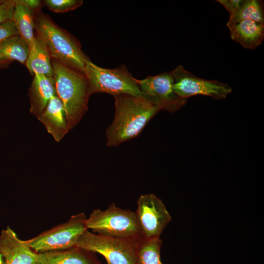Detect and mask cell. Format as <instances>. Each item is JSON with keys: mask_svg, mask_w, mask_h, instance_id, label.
<instances>
[{"mask_svg": "<svg viewBox=\"0 0 264 264\" xmlns=\"http://www.w3.org/2000/svg\"><path fill=\"white\" fill-rule=\"evenodd\" d=\"M228 28L231 39L246 49L257 48L264 39V24L254 21L242 20Z\"/></svg>", "mask_w": 264, "mask_h": 264, "instance_id": "9a60e30c", "label": "cell"}, {"mask_svg": "<svg viewBox=\"0 0 264 264\" xmlns=\"http://www.w3.org/2000/svg\"><path fill=\"white\" fill-rule=\"evenodd\" d=\"M115 114L106 132L107 145L117 146L137 136L159 109L142 95L113 96Z\"/></svg>", "mask_w": 264, "mask_h": 264, "instance_id": "6da1fadb", "label": "cell"}, {"mask_svg": "<svg viewBox=\"0 0 264 264\" xmlns=\"http://www.w3.org/2000/svg\"><path fill=\"white\" fill-rule=\"evenodd\" d=\"M44 2L51 11L64 13L80 6L83 1L81 0H45Z\"/></svg>", "mask_w": 264, "mask_h": 264, "instance_id": "44dd1931", "label": "cell"}, {"mask_svg": "<svg viewBox=\"0 0 264 264\" xmlns=\"http://www.w3.org/2000/svg\"><path fill=\"white\" fill-rule=\"evenodd\" d=\"M15 0H4L0 3V25L12 20Z\"/></svg>", "mask_w": 264, "mask_h": 264, "instance_id": "7402d4cb", "label": "cell"}, {"mask_svg": "<svg viewBox=\"0 0 264 264\" xmlns=\"http://www.w3.org/2000/svg\"><path fill=\"white\" fill-rule=\"evenodd\" d=\"M264 2L260 0H242L238 9L229 16L228 28L237 22L245 20H252L264 24Z\"/></svg>", "mask_w": 264, "mask_h": 264, "instance_id": "ac0fdd59", "label": "cell"}, {"mask_svg": "<svg viewBox=\"0 0 264 264\" xmlns=\"http://www.w3.org/2000/svg\"><path fill=\"white\" fill-rule=\"evenodd\" d=\"M217 1L225 7L229 12L230 16L238 9L242 0H218Z\"/></svg>", "mask_w": 264, "mask_h": 264, "instance_id": "cb8c5ba5", "label": "cell"}, {"mask_svg": "<svg viewBox=\"0 0 264 264\" xmlns=\"http://www.w3.org/2000/svg\"><path fill=\"white\" fill-rule=\"evenodd\" d=\"M161 245L160 237L140 238L137 247V264H164L160 258Z\"/></svg>", "mask_w": 264, "mask_h": 264, "instance_id": "ffe728a7", "label": "cell"}, {"mask_svg": "<svg viewBox=\"0 0 264 264\" xmlns=\"http://www.w3.org/2000/svg\"><path fill=\"white\" fill-rule=\"evenodd\" d=\"M55 94H57L53 77L35 74L29 89L30 112L37 117L39 116Z\"/></svg>", "mask_w": 264, "mask_h": 264, "instance_id": "5bb4252c", "label": "cell"}, {"mask_svg": "<svg viewBox=\"0 0 264 264\" xmlns=\"http://www.w3.org/2000/svg\"><path fill=\"white\" fill-rule=\"evenodd\" d=\"M84 213L70 217L68 220L26 240L36 252L66 249L76 246L80 237L88 229Z\"/></svg>", "mask_w": 264, "mask_h": 264, "instance_id": "52a82bcc", "label": "cell"}, {"mask_svg": "<svg viewBox=\"0 0 264 264\" xmlns=\"http://www.w3.org/2000/svg\"><path fill=\"white\" fill-rule=\"evenodd\" d=\"M22 2L34 12L39 10L41 5L40 0H22Z\"/></svg>", "mask_w": 264, "mask_h": 264, "instance_id": "d4e9b609", "label": "cell"}, {"mask_svg": "<svg viewBox=\"0 0 264 264\" xmlns=\"http://www.w3.org/2000/svg\"><path fill=\"white\" fill-rule=\"evenodd\" d=\"M28 47L29 54L25 65L31 74L53 77L51 56L43 41L35 34L34 40Z\"/></svg>", "mask_w": 264, "mask_h": 264, "instance_id": "2e32d148", "label": "cell"}, {"mask_svg": "<svg viewBox=\"0 0 264 264\" xmlns=\"http://www.w3.org/2000/svg\"><path fill=\"white\" fill-rule=\"evenodd\" d=\"M17 35H19V33L12 20L0 25V44Z\"/></svg>", "mask_w": 264, "mask_h": 264, "instance_id": "603a6c76", "label": "cell"}, {"mask_svg": "<svg viewBox=\"0 0 264 264\" xmlns=\"http://www.w3.org/2000/svg\"><path fill=\"white\" fill-rule=\"evenodd\" d=\"M93 253L77 246L40 252L37 264H101Z\"/></svg>", "mask_w": 264, "mask_h": 264, "instance_id": "4fadbf2b", "label": "cell"}, {"mask_svg": "<svg viewBox=\"0 0 264 264\" xmlns=\"http://www.w3.org/2000/svg\"><path fill=\"white\" fill-rule=\"evenodd\" d=\"M4 259L3 255L0 252V264H4Z\"/></svg>", "mask_w": 264, "mask_h": 264, "instance_id": "4316f807", "label": "cell"}, {"mask_svg": "<svg viewBox=\"0 0 264 264\" xmlns=\"http://www.w3.org/2000/svg\"><path fill=\"white\" fill-rule=\"evenodd\" d=\"M36 35L46 44L50 56L62 64L84 73L88 58L77 39L56 25L45 14L34 12Z\"/></svg>", "mask_w": 264, "mask_h": 264, "instance_id": "3957f363", "label": "cell"}, {"mask_svg": "<svg viewBox=\"0 0 264 264\" xmlns=\"http://www.w3.org/2000/svg\"><path fill=\"white\" fill-rule=\"evenodd\" d=\"M9 62H10L0 59V67L5 66L9 64Z\"/></svg>", "mask_w": 264, "mask_h": 264, "instance_id": "484cf974", "label": "cell"}, {"mask_svg": "<svg viewBox=\"0 0 264 264\" xmlns=\"http://www.w3.org/2000/svg\"><path fill=\"white\" fill-rule=\"evenodd\" d=\"M84 74L88 81L90 96L97 92L107 93L113 96L120 94L142 95L136 79L125 65L107 69L96 66L88 59Z\"/></svg>", "mask_w": 264, "mask_h": 264, "instance_id": "5b68a950", "label": "cell"}, {"mask_svg": "<svg viewBox=\"0 0 264 264\" xmlns=\"http://www.w3.org/2000/svg\"><path fill=\"white\" fill-rule=\"evenodd\" d=\"M88 229L97 234L128 239H139L141 237L134 212L123 209L111 203L105 210H93L87 218Z\"/></svg>", "mask_w": 264, "mask_h": 264, "instance_id": "277c9868", "label": "cell"}, {"mask_svg": "<svg viewBox=\"0 0 264 264\" xmlns=\"http://www.w3.org/2000/svg\"><path fill=\"white\" fill-rule=\"evenodd\" d=\"M174 78L173 90L179 97L187 99L192 96L201 95L216 100L226 98L232 91L227 84L216 80L198 77L178 65L171 71Z\"/></svg>", "mask_w": 264, "mask_h": 264, "instance_id": "ba28073f", "label": "cell"}, {"mask_svg": "<svg viewBox=\"0 0 264 264\" xmlns=\"http://www.w3.org/2000/svg\"><path fill=\"white\" fill-rule=\"evenodd\" d=\"M139 239L105 236L87 230L80 237L76 246L102 255L107 264H137Z\"/></svg>", "mask_w": 264, "mask_h": 264, "instance_id": "8992f818", "label": "cell"}, {"mask_svg": "<svg viewBox=\"0 0 264 264\" xmlns=\"http://www.w3.org/2000/svg\"><path fill=\"white\" fill-rule=\"evenodd\" d=\"M135 213L141 237L144 238L160 237L172 220L163 202L154 194L139 196Z\"/></svg>", "mask_w": 264, "mask_h": 264, "instance_id": "30bf717a", "label": "cell"}, {"mask_svg": "<svg viewBox=\"0 0 264 264\" xmlns=\"http://www.w3.org/2000/svg\"><path fill=\"white\" fill-rule=\"evenodd\" d=\"M12 18L19 35L29 46L35 39L34 12L26 6L22 0H15Z\"/></svg>", "mask_w": 264, "mask_h": 264, "instance_id": "e0dca14e", "label": "cell"}, {"mask_svg": "<svg viewBox=\"0 0 264 264\" xmlns=\"http://www.w3.org/2000/svg\"><path fill=\"white\" fill-rule=\"evenodd\" d=\"M57 142L68 132L64 108L57 94L50 100L44 111L37 117Z\"/></svg>", "mask_w": 264, "mask_h": 264, "instance_id": "7c38bea8", "label": "cell"}, {"mask_svg": "<svg viewBox=\"0 0 264 264\" xmlns=\"http://www.w3.org/2000/svg\"><path fill=\"white\" fill-rule=\"evenodd\" d=\"M57 96L65 110L68 129L72 130L88 110V83L85 74L56 60L52 64Z\"/></svg>", "mask_w": 264, "mask_h": 264, "instance_id": "7a4b0ae2", "label": "cell"}, {"mask_svg": "<svg viewBox=\"0 0 264 264\" xmlns=\"http://www.w3.org/2000/svg\"><path fill=\"white\" fill-rule=\"evenodd\" d=\"M0 252L4 257V264H37L38 253L9 226L1 232Z\"/></svg>", "mask_w": 264, "mask_h": 264, "instance_id": "8fae6325", "label": "cell"}, {"mask_svg": "<svg viewBox=\"0 0 264 264\" xmlns=\"http://www.w3.org/2000/svg\"><path fill=\"white\" fill-rule=\"evenodd\" d=\"M3 0H0V3H1V2H2Z\"/></svg>", "mask_w": 264, "mask_h": 264, "instance_id": "83f0119b", "label": "cell"}, {"mask_svg": "<svg viewBox=\"0 0 264 264\" xmlns=\"http://www.w3.org/2000/svg\"><path fill=\"white\" fill-rule=\"evenodd\" d=\"M28 54V45L19 35L13 36L0 44V59L2 60H16L25 64Z\"/></svg>", "mask_w": 264, "mask_h": 264, "instance_id": "d6986e66", "label": "cell"}, {"mask_svg": "<svg viewBox=\"0 0 264 264\" xmlns=\"http://www.w3.org/2000/svg\"><path fill=\"white\" fill-rule=\"evenodd\" d=\"M135 80L142 95L160 110L174 112L187 102V99L178 97L174 92V78L171 71Z\"/></svg>", "mask_w": 264, "mask_h": 264, "instance_id": "9c48e42d", "label": "cell"}]
</instances>
